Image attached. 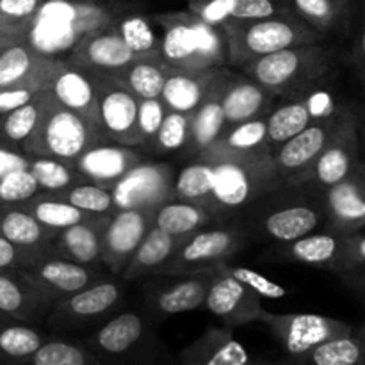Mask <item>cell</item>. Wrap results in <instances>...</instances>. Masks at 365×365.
<instances>
[{"label": "cell", "instance_id": "obj_22", "mask_svg": "<svg viewBox=\"0 0 365 365\" xmlns=\"http://www.w3.org/2000/svg\"><path fill=\"white\" fill-rule=\"evenodd\" d=\"M46 91L61 106L81 114L98 127V95H96L95 73L71 61H56L52 75L46 84Z\"/></svg>", "mask_w": 365, "mask_h": 365}, {"label": "cell", "instance_id": "obj_2", "mask_svg": "<svg viewBox=\"0 0 365 365\" xmlns=\"http://www.w3.org/2000/svg\"><path fill=\"white\" fill-rule=\"evenodd\" d=\"M230 221L246 232L252 245L266 246L294 241L327 228L323 196L307 185L289 182L253 202Z\"/></svg>", "mask_w": 365, "mask_h": 365}, {"label": "cell", "instance_id": "obj_53", "mask_svg": "<svg viewBox=\"0 0 365 365\" xmlns=\"http://www.w3.org/2000/svg\"><path fill=\"white\" fill-rule=\"evenodd\" d=\"M41 191L29 170L11 171L0 177V205H16Z\"/></svg>", "mask_w": 365, "mask_h": 365}, {"label": "cell", "instance_id": "obj_43", "mask_svg": "<svg viewBox=\"0 0 365 365\" xmlns=\"http://www.w3.org/2000/svg\"><path fill=\"white\" fill-rule=\"evenodd\" d=\"M16 365H103L86 344L48 337L31 356Z\"/></svg>", "mask_w": 365, "mask_h": 365}, {"label": "cell", "instance_id": "obj_54", "mask_svg": "<svg viewBox=\"0 0 365 365\" xmlns=\"http://www.w3.org/2000/svg\"><path fill=\"white\" fill-rule=\"evenodd\" d=\"M225 269L235 278V280L241 282L242 285H246L248 289H252L253 292L260 296V298H267V299H278V298H284L287 296V291L285 287L278 285L277 282L269 280V278L262 277L260 273L257 271L250 269L246 266H232V264H223Z\"/></svg>", "mask_w": 365, "mask_h": 365}, {"label": "cell", "instance_id": "obj_61", "mask_svg": "<svg viewBox=\"0 0 365 365\" xmlns=\"http://www.w3.org/2000/svg\"><path fill=\"white\" fill-rule=\"evenodd\" d=\"M364 299H365V298H364Z\"/></svg>", "mask_w": 365, "mask_h": 365}, {"label": "cell", "instance_id": "obj_5", "mask_svg": "<svg viewBox=\"0 0 365 365\" xmlns=\"http://www.w3.org/2000/svg\"><path fill=\"white\" fill-rule=\"evenodd\" d=\"M335 52L324 43L302 45L248 61L239 68L273 96L302 95L334 70Z\"/></svg>", "mask_w": 365, "mask_h": 365}, {"label": "cell", "instance_id": "obj_8", "mask_svg": "<svg viewBox=\"0 0 365 365\" xmlns=\"http://www.w3.org/2000/svg\"><path fill=\"white\" fill-rule=\"evenodd\" d=\"M252 242L246 232L234 221L210 225L195 234L185 235L171 259L153 277L205 273L221 264H227L232 257L248 248Z\"/></svg>", "mask_w": 365, "mask_h": 365}, {"label": "cell", "instance_id": "obj_38", "mask_svg": "<svg viewBox=\"0 0 365 365\" xmlns=\"http://www.w3.org/2000/svg\"><path fill=\"white\" fill-rule=\"evenodd\" d=\"M274 365H365V346L351 335L331 339L302 355H292Z\"/></svg>", "mask_w": 365, "mask_h": 365}, {"label": "cell", "instance_id": "obj_56", "mask_svg": "<svg viewBox=\"0 0 365 365\" xmlns=\"http://www.w3.org/2000/svg\"><path fill=\"white\" fill-rule=\"evenodd\" d=\"M31 155L21 148H11V146L0 145V177L18 170H29Z\"/></svg>", "mask_w": 365, "mask_h": 365}, {"label": "cell", "instance_id": "obj_9", "mask_svg": "<svg viewBox=\"0 0 365 365\" xmlns=\"http://www.w3.org/2000/svg\"><path fill=\"white\" fill-rule=\"evenodd\" d=\"M125 298L123 284L107 277L56 303L45 323L59 334L96 328L120 312Z\"/></svg>", "mask_w": 365, "mask_h": 365}, {"label": "cell", "instance_id": "obj_23", "mask_svg": "<svg viewBox=\"0 0 365 365\" xmlns=\"http://www.w3.org/2000/svg\"><path fill=\"white\" fill-rule=\"evenodd\" d=\"M141 160L143 153L135 146L103 141L81 153L71 166L86 182L113 189Z\"/></svg>", "mask_w": 365, "mask_h": 365}, {"label": "cell", "instance_id": "obj_16", "mask_svg": "<svg viewBox=\"0 0 365 365\" xmlns=\"http://www.w3.org/2000/svg\"><path fill=\"white\" fill-rule=\"evenodd\" d=\"M152 321L145 312H123L114 314L110 319L100 324L84 342L93 353L106 365L109 362H125L132 355L141 351L152 335Z\"/></svg>", "mask_w": 365, "mask_h": 365}, {"label": "cell", "instance_id": "obj_50", "mask_svg": "<svg viewBox=\"0 0 365 365\" xmlns=\"http://www.w3.org/2000/svg\"><path fill=\"white\" fill-rule=\"evenodd\" d=\"M43 0H0V45L18 41Z\"/></svg>", "mask_w": 365, "mask_h": 365}, {"label": "cell", "instance_id": "obj_57", "mask_svg": "<svg viewBox=\"0 0 365 365\" xmlns=\"http://www.w3.org/2000/svg\"><path fill=\"white\" fill-rule=\"evenodd\" d=\"M353 66L365 84V0H360V27L351 50Z\"/></svg>", "mask_w": 365, "mask_h": 365}, {"label": "cell", "instance_id": "obj_33", "mask_svg": "<svg viewBox=\"0 0 365 365\" xmlns=\"http://www.w3.org/2000/svg\"><path fill=\"white\" fill-rule=\"evenodd\" d=\"M187 11L214 27L291 13L285 0H189Z\"/></svg>", "mask_w": 365, "mask_h": 365}, {"label": "cell", "instance_id": "obj_47", "mask_svg": "<svg viewBox=\"0 0 365 365\" xmlns=\"http://www.w3.org/2000/svg\"><path fill=\"white\" fill-rule=\"evenodd\" d=\"M29 171L43 192H57L86 182L71 164L52 157H31Z\"/></svg>", "mask_w": 365, "mask_h": 365}, {"label": "cell", "instance_id": "obj_26", "mask_svg": "<svg viewBox=\"0 0 365 365\" xmlns=\"http://www.w3.org/2000/svg\"><path fill=\"white\" fill-rule=\"evenodd\" d=\"M56 61L41 56L21 41L0 45V88L45 91Z\"/></svg>", "mask_w": 365, "mask_h": 365}, {"label": "cell", "instance_id": "obj_28", "mask_svg": "<svg viewBox=\"0 0 365 365\" xmlns=\"http://www.w3.org/2000/svg\"><path fill=\"white\" fill-rule=\"evenodd\" d=\"M339 107L341 106H334L327 95H314L310 98L298 96L271 109L266 116L267 141L271 148H278L309 127L312 121L330 116Z\"/></svg>", "mask_w": 365, "mask_h": 365}, {"label": "cell", "instance_id": "obj_19", "mask_svg": "<svg viewBox=\"0 0 365 365\" xmlns=\"http://www.w3.org/2000/svg\"><path fill=\"white\" fill-rule=\"evenodd\" d=\"M24 273L52 305L107 278L98 266H84L52 253L24 267Z\"/></svg>", "mask_w": 365, "mask_h": 365}, {"label": "cell", "instance_id": "obj_42", "mask_svg": "<svg viewBox=\"0 0 365 365\" xmlns=\"http://www.w3.org/2000/svg\"><path fill=\"white\" fill-rule=\"evenodd\" d=\"M50 335L34 324L0 321V365H16L31 356Z\"/></svg>", "mask_w": 365, "mask_h": 365}, {"label": "cell", "instance_id": "obj_25", "mask_svg": "<svg viewBox=\"0 0 365 365\" xmlns=\"http://www.w3.org/2000/svg\"><path fill=\"white\" fill-rule=\"evenodd\" d=\"M138 59L134 52L121 39L114 24L98 29L82 39L68 61L96 73L116 75Z\"/></svg>", "mask_w": 365, "mask_h": 365}, {"label": "cell", "instance_id": "obj_58", "mask_svg": "<svg viewBox=\"0 0 365 365\" xmlns=\"http://www.w3.org/2000/svg\"><path fill=\"white\" fill-rule=\"evenodd\" d=\"M38 93L24 88H0V116L34 98Z\"/></svg>", "mask_w": 365, "mask_h": 365}, {"label": "cell", "instance_id": "obj_35", "mask_svg": "<svg viewBox=\"0 0 365 365\" xmlns=\"http://www.w3.org/2000/svg\"><path fill=\"white\" fill-rule=\"evenodd\" d=\"M56 234L18 205H0V237L11 245L25 250H46Z\"/></svg>", "mask_w": 365, "mask_h": 365}, {"label": "cell", "instance_id": "obj_30", "mask_svg": "<svg viewBox=\"0 0 365 365\" xmlns=\"http://www.w3.org/2000/svg\"><path fill=\"white\" fill-rule=\"evenodd\" d=\"M299 21L323 36H348L356 13V0H285Z\"/></svg>", "mask_w": 365, "mask_h": 365}, {"label": "cell", "instance_id": "obj_21", "mask_svg": "<svg viewBox=\"0 0 365 365\" xmlns=\"http://www.w3.org/2000/svg\"><path fill=\"white\" fill-rule=\"evenodd\" d=\"M327 228L339 234L365 230V163L323 192Z\"/></svg>", "mask_w": 365, "mask_h": 365}, {"label": "cell", "instance_id": "obj_59", "mask_svg": "<svg viewBox=\"0 0 365 365\" xmlns=\"http://www.w3.org/2000/svg\"><path fill=\"white\" fill-rule=\"evenodd\" d=\"M355 334H356V337H359L360 341L364 342V346H365V321H364L362 327H360V330H359V331H355Z\"/></svg>", "mask_w": 365, "mask_h": 365}, {"label": "cell", "instance_id": "obj_7", "mask_svg": "<svg viewBox=\"0 0 365 365\" xmlns=\"http://www.w3.org/2000/svg\"><path fill=\"white\" fill-rule=\"evenodd\" d=\"M103 141L106 138L100 127L61 106L45 89L41 116L21 150L31 157H52L73 164L81 153Z\"/></svg>", "mask_w": 365, "mask_h": 365}, {"label": "cell", "instance_id": "obj_31", "mask_svg": "<svg viewBox=\"0 0 365 365\" xmlns=\"http://www.w3.org/2000/svg\"><path fill=\"white\" fill-rule=\"evenodd\" d=\"M107 220L109 216H93L63 228L48 245L50 253L84 266H102V235Z\"/></svg>", "mask_w": 365, "mask_h": 365}, {"label": "cell", "instance_id": "obj_39", "mask_svg": "<svg viewBox=\"0 0 365 365\" xmlns=\"http://www.w3.org/2000/svg\"><path fill=\"white\" fill-rule=\"evenodd\" d=\"M16 205L24 209L25 212L31 214L34 220H38L43 227L50 228L53 232H59L63 228L82 223V221H88L93 217V214L77 209L71 203L57 198L52 192L39 191L38 195L25 200V202L16 203Z\"/></svg>", "mask_w": 365, "mask_h": 365}, {"label": "cell", "instance_id": "obj_49", "mask_svg": "<svg viewBox=\"0 0 365 365\" xmlns=\"http://www.w3.org/2000/svg\"><path fill=\"white\" fill-rule=\"evenodd\" d=\"M191 130V114L168 110L157 138L153 141L152 153L157 155H184Z\"/></svg>", "mask_w": 365, "mask_h": 365}, {"label": "cell", "instance_id": "obj_44", "mask_svg": "<svg viewBox=\"0 0 365 365\" xmlns=\"http://www.w3.org/2000/svg\"><path fill=\"white\" fill-rule=\"evenodd\" d=\"M212 145L232 153H260L273 150L267 141L266 116L230 125Z\"/></svg>", "mask_w": 365, "mask_h": 365}, {"label": "cell", "instance_id": "obj_3", "mask_svg": "<svg viewBox=\"0 0 365 365\" xmlns=\"http://www.w3.org/2000/svg\"><path fill=\"white\" fill-rule=\"evenodd\" d=\"M195 159L212 166V196L209 210L220 223L234 220L246 207L284 184L273 163V150L260 153H232L210 145Z\"/></svg>", "mask_w": 365, "mask_h": 365}, {"label": "cell", "instance_id": "obj_27", "mask_svg": "<svg viewBox=\"0 0 365 365\" xmlns=\"http://www.w3.org/2000/svg\"><path fill=\"white\" fill-rule=\"evenodd\" d=\"M228 66L214 71L210 84L207 88L205 96L191 114V130H189V143L184 152V159H195L198 153L209 148L227 128L223 110V93L227 84Z\"/></svg>", "mask_w": 365, "mask_h": 365}, {"label": "cell", "instance_id": "obj_45", "mask_svg": "<svg viewBox=\"0 0 365 365\" xmlns=\"http://www.w3.org/2000/svg\"><path fill=\"white\" fill-rule=\"evenodd\" d=\"M43 109V91L24 106L0 116V145L21 148L38 125Z\"/></svg>", "mask_w": 365, "mask_h": 365}, {"label": "cell", "instance_id": "obj_51", "mask_svg": "<svg viewBox=\"0 0 365 365\" xmlns=\"http://www.w3.org/2000/svg\"><path fill=\"white\" fill-rule=\"evenodd\" d=\"M339 278L365 298V230L348 235L344 262Z\"/></svg>", "mask_w": 365, "mask_h": 365}, {"label": "cell", "instance_id": "obj_1", "mask_svg": "<svg viewBox=\"0 0 365 365\" xmlns=\"http://www.w3.org/2000/svg\"><path fill=\"white\" fill-rule=\"evenodd\" d=\"M132 9L128 0H43L18 41L41 56L64 61L75 46L121 13Z\"/></svg>", "mask_w": 365, "mask_h": 365}, {"label": "cell", "instance_id": "obj_46", "mask_svg": "<svg viewBox=\"0 0 365 365\" xmlns=\"http://www.w3.org/2000/svg\"><path fill=\"white\" fill-rule=\"evenodd\" d=\"M214 171L207 160L191 159L175 177V200L198 203L209 209Z\"/></svg>", "mask_w": 365, "mask_h": 365}, {"label": "cell", "instance_id": "obj_34", "mask_svg": "<svg viewBox=\"0 0 365 365\" xmlns=\"http://www.w3.org/2000/svg\"><path fill=\"white\" fill-rule=\"evenodd\" d=\"M182 239L184 237H175L157 227L150 228L125 269L121 271L123 282H138L153 277L171 259Z\"/></svg>", "mask_w": 365, "mask_h": 365}, {"label": "cell", "instance_id": "obj_37", "mask_svg": "<svg viewBox=\"0 0 365 365\" xmlns=\"http://www.w3.org/2000/svg\"><path fill=\"white\" fill-rule=\"evenodd\" d=\"M214 71L216 70L198 71V73H182V71L171 70L166 82H164L163 93H160L159 98L163 100L168 110L192 114L203 100V96H205Z\"/></svg>", "mask_w": 365, "mask_h": 365}, {"label": "cell", "instance_id": "obj_17", "mask_svg": "<svg viewBox=\"0 0 365 365\" xmlns=\"http://www.w3.org/2000/svg\"><path fill=\"white\" fill-rule=\"evenodd\" d=\"M203 309L223 323V327L239 328L259 321L264 310L262 298L252 289L235 280L223 264L210 269V284L207 289Z\"/></svg>", "mask_w": 365, "mask_h": 365}, {"label": "cell", "instance_id": "obj_13", "mask_svg": "<svg viewBox=\"0 0 365 365\" xmlns=\"http://www.w3.org/2000/svg\"><path fill=\"white\" fill-rule=\"evenodd\" d=\"M93 73L98 95V127L106 141L139 148V98L116 75Z\"/></svg>", "mask_w": 365, "mask_h": 365}, {"label": "cell", "instance_id": "obj_6", "mask_svg": "<svg viewBox=\"0 0 365 365\" xmlns=\"http://www.w3.org/2000/svg\"><path fill=\"white\" fill-rule=\"evenodd\" d=\"M227 39V66L241 68L248 61L302 45L324 43L317 34L292 13L257 20L228 21L223 27Z\"/></svg>", "mask_w": 365, "mask_h": 365}, {"label": "cell", "instance_id": "obj_24", "mask_svg": "<svg viewBox=\"0 0 365 365\" xmlns=\"http://www.w3.org/2000/svg\"><path fill=\"white\" fill-rule=\"evenodd\" d=\"M52 307L24 269L0 271V321L38 324L46 319Z\"/></svg>", "mask_w": 365, "mask_h": 365}, {"label": "cell", "instance_id": "obj_32", "mask_svg": "<svg viewBox=\"0 0 365 365\" xmlns=\"http://www.w3.org/2000/svg\"><path fill=\"white\" fill-rule=\"evenodd\" d=\"M274 98L277 96L271 95L259 82L250 78L242 71L235 73L228 70L223 93L225 123L230 127V125L253 120V118L267 116V113L273 109L271 106Z\"/></svg>", "mask_w": 365, "mask_h": 365}, {"label": "cell", "instance_id": "obj_48", "mask_svg": "<svg viewBox=\"0 0 365 365\" xmlns=\"http://www.w3.org/2000/svg\"><path fill=\"white\" fill-rule=\"evenodd\" d=\"M57 198L71 203L77 209L84 212L93 214V216H110L116 212L114 198L110 189L100 187V185L91 184V182H81L77 185L63 189V191L52 192Z\"/></svg>", "mask_w": 365, "mask_h": 365}, {"label": "cell", "instance_id": "obj_11", "mask_svg": "<svg viewBox=\"0 0 365 365\" xmlns=\"http://www.w3.org/2000/svg\"><path fill=\"white\" fill-rule=\"evenodd\" d=\"M259 321L271 331L287 356L302 355L323 342L355 331L351 324L319 314H273L262 310Z\"/></svg>", "mask_w": 365, "mask_h": 365}, {"label": "cell", "instance_id": "obj_40", "mask_svg": "<svg viewBox=\"0 0 365 365\" xmlns=\"http://www.w3.org/2000/svg\"><path fill=\"white\" fill-rule=\"evenodd\" d=\"M114 27L138 57H160V32L152 16L127 9L114 20Z\"/></svg>", "mask_w": 365, "mask_h": 365}, {"label": "cell", "instance_id": "obj_60", "mask_svg": "<svg viewBox=\"0 0 365 365\" xmlns=\"http://www.w3.org/2000/svg\"><path fill=\"white\" fill-rule=\"evenodd\" d=\"M365 146V121L364 125H360V146Z\"/></svg>", "mask_w": 365, "mask_h": 365}, {"label": "cell", "instance_id": "obj_36", "mask_svg": "<svg viewBox=\"0 0 365 365\" xmlns=\"http://www.w3.org/2000/svg\"><path fill=\"white\" fill-rule=\"evenodd\" d=\"M216 223L220 221L209 209L182 200H170L163 203L153 216V227L175 237H185Z\"/></svg>", "mask_w": 365, "mask_h": 365}, {"label": "cell", "instance_id": "obj_15", "mask_svg": "<svg viewBox=\"0 0 365 365\" xmlns=\"http://www.w3.org/2000/svg\"><path fill=\"white\" fill-rule=\"evenodd\" d=\"M346 245H348V235L339 234L330 228H321L294 241L266 246L259 259L262 262L302 264V266L330 271L339 277L344 262Z\"/></svg>", "mask_w": 365, "mask_h": 365}, {"label": "cell", "instance_id": "obj_12", "mask_svg": "<svg viewBox=\"0 0 365 365\" xmlns=\"http://www.w3.org/2000/svg\"><path fill=\"white\" fill-rule=\"evenodd\" d=\"M209 284L210 271L173 277H148V282L143 285L145 316L152 323H160L168 317L202 309Z\"/></svg>", "mask_w": 365, "mask_h": 365}, {"label": "cell", "instance_id": "obj_29", "mask_svg": "<svg viewBox=\"0 0 365 365\" xmlns=\"http://www.w3.org/2000/svg\"><path fill=\"white\" fill-rule=\"evenodd\" d=\"M180 365H273L252 359L228 327L207 328L178 355Z\"/></svg>", "mask_w": 365, "mask_h": 365}, {"label": "cell", "instance_id": "obj_14", "mask_svg": "<svg viewBox=\"0 0 365 365\" xmlns=\"http://www.w3.org/2000/svg\"><path fill=\"white\" fill-rule=\"evenodd\" d=\"M177 171L170 163L141 160L110 189L116 210L153 209L175 200Z\"/></svg>", "mask_w": 365, "mask_h": 365}, {"label": "cell", "instance_id": "obj_55", "mask_svg": "<svg viewBox=\"0 0 365 365\" xmlns=\"http://www.w3.org/2000/svg\"><path fill=\"white\" fill-rule=\"evenodd\" d=\"M50 248L46 250H25L11 245L6 239L0 237V271L4 269H24L41 259L43 255H48Z\"/></svg>", "mask_w": 365, "mask_h": 365}, {"label": "cell", "instance_id": "obj_41", "mask_svg": "<svg viewBox=\"0 0 365 365\" xmlns=\"http://www.w3.org/2000/svg\"><path fill=\"white\" fill-rule=\"evenodd\" d=\"M170 68L160 57H138L116 77L138 96L139 100L159 98Z\"/></svg>", "mask_w": 365, "mask_h": 365}, {"label": "cell", "instance_id": "obj_52", "mask_svg": "<svg viewBox=\"0 0 365 365\" xmlns=\"http://www.w3.org/2000/svg\"><path fill=\"white\" fill-rule=\"evenodd\" d=\"M168 114V107L160 98L139 100L138 113V134H139V150L141 152H152L153 141L157 138L160 125Z\"/></svg>", "mask_w": 365, "mask_h": 365}, {"label": "cell", "instance_id": "obj_20", "mask_svg": "<svg viewBox=\"0 0 365 365\" xmlns=\"http://www.w3.org/2000/svg\"><path fill=\"white\" fill-rule=\"evenodd\" d=\"M153 209H125L110 214L102 235V266L121 274L130 257L153 227Z\"/></svg>", "mask_w": 365, "mask_h": 365}, {"label": "cell", "instance_id": "obj_62", "mask_svg": "<svg viewBox=\"0 0 365 365\" xmlns=\"http://www.w3.org/2000/svg\"><path fill=\"white\" fill-rule=\"evenodd\" d=\"M273 365H274V364H273Z\"/></svg>", "mask_w": 365, "mask_h": 365}, {"label": "cell", "instance_id": "obj_18", "mask_svg": "<svg viewBox=\"0 0 365 365\" xmlns=\"http://www.w3.org/2000/svg\"><path fill=\"white\" fill-rule=\"evenodd\" d=\"M346 110H348V106H341L334 114L312 121L299 134L273 150L274 168L285 182L294 180L317 159V155L323 152L327 143L341 125Z\"/></svg>", "mask_w": 365, "mask_h": 365}, {"label": "cell", "instance_id": "obj_4", "mask_svg": "<svg viewBox=\"0 0 365 365\" xmlns=\"http://www.w3.org/2000/svg\"><path fill=\"white\" fill-rule=\"evenodd\" d=\"M160 29V59L182 73L227 66V39L221 27L205 24L189 11L153 14Z\"/></svg>", "mask_w": 365, "mask_h": 365}, {"label": "cell", "instance_id": "obj_10", "mask_svg": "<svg viewBox=\"0 0 365 365\" xmlns=\"http://www.w3.org/2000/svg\"><path fill=\"white\" fill-rule=\"evenodd\" d=\"M360 163V118L353 107L348 106L341 125L317 159L289 184H303L323 196L327 189L348 177Z\"/></svg>", "mask_w": 365, "mask_h": 365}]
</instances>
